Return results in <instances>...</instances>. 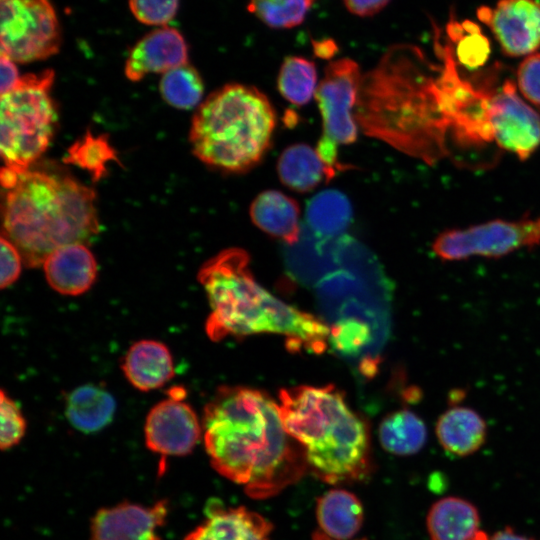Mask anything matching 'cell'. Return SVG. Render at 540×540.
<instances>
[{"instance_id":"6da1fadb","label":"cell","mask_w":540,"mask_h":540,"mask_svg":"<svg viewBox=\"0 0 540 540\" xmlns=\"http://www.w3.org/2000/svg\"><path fill=\"white\" fill-rule=\"evenodd\" d=\"M412 45H396L362 77L355 120L362 131L399 151L435 162L454 135V111L442 63Z\"/></svg>"},{"instance_id":"7a4b0ae2","label":"cell","mask_w":540,"mask_h":540,"mask_svg":"<svg viewBox=\"0 0 540 540\" xmlns=\"http://www.w3.org/2000/svg\"><path fill=\"white\" fill-rule=\"evenodd\" d=\"M203 439L212 467L255 499L272 497L309 468L286 432L279 405L266 393L221 387L203 413Z\"/></svg>"},{"instance_id":"3957f363","label":"cell","mask_w":540,"mask_h":540,"mask_svg":"<svg viewBox=\"0 0 540 540\" xmlns=\"http://www.w3.org/2000/svg\"><path fill=\"white\" fill-rule=\"evenodd\" d=\"M198 280L211 308L206 332L211 340L275 333L288 339L290 348L321 353L329 340V327L259 285L249 268L247 252L226 249L205 262Z\"/></svg>"},{"instance_id":"277c9868","label":"cell","mask_w":540,"mask_h":540,"mask_svg":"<svg viewBox=\"0 0 540 540\" xmlns=\"http://www.w3.org/2000/svg\"><path fill=\"white\" fill-rule=\"evenodd\" d=\"M95 199L93 189L71 177L28 170L7 189L1 236L15 245L26 266H42L56 249L86 244L98 234Z\"/></svg>"},{"instance_id":"5b68a950","label":"cell","mask_w":540,"mask_h":540,"mask_svg":"<svg viewBox=\"0 0 540 540\" xmlns=\"http://www.w3.org/2000/svg\"><path fill=\"white\" fill-rule=\"evenodd\" d=\"M280 413L289 436L304 450L308 467L322 481L360 479L370 464L369 434L333 386H299L280 392Z\"/></svg>"},{"instance_id":"8992f818","label":"cell","mask_w":540,"mask_h":540,"mask_svg":"<svg viewBox=\"0 0 540 540\" xmlns=\"http://www.w3.org/2000/svg\"><path fill=\"white\" fill-rule=\"evenodd\" d=\"M275 126V110L263 93L228 84L200 103L189 140L203 163L225 172H244L263 158Z\"/></svg>"},{"instance_id":"52a82bcc","label":"cell","mask_w":540,"mask_h":540,"mask_svg":"<svg viewBox=\"0 0 540 540\" xmlns=\"http://www.w3.org/2000/svg\"><path fill=\"white\" fill-rule=\"evenodd\" d=\"M54 71L21 76L18 84L1 94L0 152L3 170L20 175L48 148L57 114L50 96Z\"/></svg>"},{"instance_id":"ba28073f","label":"cell","mask_w":540,"mask_h":540,"mask_svg":"<svg viewBox=\"0 0 540 540\" xmlns=\"http://www.w3.org/2000/svg\"><path fill=\"white\" fill-rule=\"evenodd\" d=\"M362 77L355 61L348 58L333 61L326 67L315 93L323 120V134L316 150L334 175L338 169H344L338 161V147L357 139L353 108Z\"/></svg>"},{"instance_id":"9c48e42d","label":"cell","mask_w":540,"mask_h":540,"mask_svg":"<svg viewBox=\"0 0 540 540\" xmlns=\"http://www.w3.org/2000/svg\"><path fill=\"white\" fill-rule=\"evenodd\" d=\"M1 53L16 63L46 59L59 51L61 29L49 0H0Z\"/></svg>"},{"instance_id":"30bf717a","label":"cell","mask_w":540,"mask_h":540,"mask_svg":"<svg viewBox=\"0 0 540 540\" xmlns=\"http://www.w3.org/2000/svg\"><path fill=\"white\" fill-rule=\"evenodd\" d=\"M538 244L540 217L495 219L462 229L445 230L434 240L432 250L441 260L459 261L473 256L499 258Z\"/></svg>"},{"instance_id":"8fae6325","label":"cell","mask_w":540,"mask_h":540,"mask_svg":"<svg viewBox=\"0 0 540 540\" xmlns=\"http://www.w3.org/2000/svg\"><path fill=\"white\" fill-rule=\"evenodd\" d=\"M491 125L497 145L522 161L540 145V114L522 100L509 80L493 94Z\"/></svg>"},{"instance_id":"7c38bea8","label":"cell","mask_w":540,"mask_h":540,"mask_svg":"<svg viewBox=\"0 0 540 540\" xmlns=\"http://www.w3.org/2000/svg\"><path fill=\"white\" fill-rule=\"evenodd\" d=\"M173 389L170 397L157 403L146 417V446L167 456H184L192 452L201 435L195 411Z\"/></svg>"},{"instance_id":"4fadbf2b","label":"cell","mask_w":540,"mask_h":540,"mask_svg":"<svg viewBox=\"0 0 540 540\" xmlns=\"http://www.w3.org/2000/svg\"><path fill=\"white\" fill-rule=\"evenodd\" d=\"M477 16L490 28L504 54L519 57L540 48L538 0H498L494 7H480Z\"/></svg>"},{"instance_id":"5bb4252c","label":"cell","mask_w":540,"mask_h":540,"mask_svg":"<svg viewBox=\"0 0 540 540\" xmlns=\"http://www.w3.org/2000/svg\"><path fill=\"white\" fill-rule=\"evenodd\" d=\"M166 516V501L151 507L124 502L102 508L92 518L90 540H161L157 528Z\"/></svg>"},{"instance_id":"9a60e30c","label":"cell","mask_w":540,"mask_h":540,"mask_svg":"<svg viewBox=\"0 0 540 540\" xmlns=\"http://www.w3.org/2000/svg\"><path fill=\"white\" fill-rule=\"evenodd\" d=\"M188 50L181 33L164 26L142 37L130 50L125 76L133 82L150 73H162L187 64Z\"/></svg>"},{"instance_id":"2e32d148","label":"cell","mask_w":540,"mask_h":540,"mask_svg":"<svg viewBox=\"0 0 540 540\" xmlns=\"http://www.w3.org/2000/svg\"><path fill=\"white\" fill-rule=\"evenodd\" d=\"M272 523L245 507L208 504L206 519L184 540H270Z\"/></svg>"},{"instance_id":"e0dca14e","label":"cell","mask_w":540,"mask_h":540,"mask_svg":"<svg viewBox=\"0 0 540 540\" xmlns=\"http://www.w3.org/2000/svg\"><path fill=\"white\" fill-rule=\"evenodd\" d=\"M43 270L49 286L56 292L77 296L88 291L97 277V262L84 243H72L52 252Z\"/></svg>"},{"instance_id":"ac0fdd59","label":"cell","mask_w":540,"mask_h":540,"mask_svg":"<svg viewBox=\"0 0 540 540\" xmlns=\"http://www.w3.org/2000/svg\"><path fill=\"white\" fill-rule=\"evenodd\" d=\"M122 370L133 387L151 391L165 385L175 374L168 347L156 340H140L127 351Z\"/></svg>"},{"instance_id":"d6986e66","label":"cell","mask_w":540,"mask_h":540,"mask_svg":"<svg viewBox=\"0 0 540 540\" xmlns=\"http://www.w3.org/2000/svg\"><path fill=\"white\" fill-rule=\"evenodd\" d=\"M435 431L442 448L456 456L473 454L487 436V426L481 415L464 406H453L442 413Z\"/></svg>"},{"instance_id":"ffe728a7","label":"cell","mask_w":540,"mask_h":540,"mask_svg":"<svg viewBox=\"0 0 540 540\" xmlns=\"http://www.w3.org/2000/svg\"><path fill=\"white\" fill-rule=\"evenodd\" d=\"M298 203L276 190L259 194L250 206L253 223L267 234L295 244L301 234Z\"/></svg>"},{"instance_id":"44dd1931","label":"cell","mask_w":540,"mask_h":540,"mask_svg":"<svg viewBox=\"0 0 540 540\" xmlns=\"http://www.w3.org/2000/svg\"><path fill=\"white\" fill-rule=\"evenodd\" d=\"M476 507L459 497H445L435 502L426 519L431 540H474L479 532Z\"/></svg>"},{"instance_id":"7402d4cb","label":"cell","mask_w":540,"mask_h":540,"mask_svg":"<svg viewBox=\"0 0 540 540\" xmlns=\"http://www.w3.org/2000/svg\"><path fill=\"white\" fill-rule=\"evenodd\" d=\"M316 517L324 534L335 540H349L360 530L364 514L353 493L332 489L317 500Z\"/></svg>"},{"instance_id":"603a6c76","label":"cell","mask_w":540,"mask_h":540,"mask_svg":"<svg viewBox=\"0 0 540 540\" xmlns=\"http://www.w3.org/2000/svg\"><path fill=\"white\" fill-rule=\"evenodd\" d=\"M115 409V399L107 390L87 384L77 387L68 395L65 415L74 428L92 433L112 421Z\"/></svg>"},{"instance_id":"cb8c5ba5","label":"cell","mask_w":540,"mask_h":540,"mask_svg":"<svg viewBox=\"0 0 540 540\" xmlns=\"http://www.w3.org/2000/svg\"><path fill=\"white\" fill-rule=\"evenodd\" d=\"M277 169L282 183L299 192L310 191L324 178L330 180L335 176L317 150L306 144H295L285 149Z\"/></svg>"},{"instance_id":"d4e9b609","label":"cell","mask_w":540,"mask_h":540,"mask_svg":"<svg viewBox=\"0 0 540 540\" xmlns=\"http://www.w3.org/2000/svg\"><path fill=\"white\" fill-rule=\"evenodd\" d=\"M352 206L337 190H324L311 198L306 207V225L318 236L335 238L343 235L352 221Z\"/></svg>"},{"instance_id":"484cf974","label":"cell","mask_w":540,"mask_h":540,"mask_svg":"<svg viewBox=\"0 0 540 540\" xmlns=\"http://www.w3.org/2000/svg\"><path fill=\"white\" fill-rule=\"evenodd\" d=\"M379 440L389 453L407 456L419 452L427 440V428L414 412L403 409L386 416L379 426Z\"/></svg>"},{"instance_id":"4316f807","label":"cell","mask_w":540,"mask_h":540,"mask_svg":"<svg viewBox=\"0 0 540 540\" xmlns=\"http://www.w3.org/2000/svg\"><path fill=\"white\" fill-rule=\"evenodd\" d=\"M159 90L170 106L188 110L201 103L204 84L197 70L187 63L162 74Z\"/></svg>"},{"instance_id":"83f0119b","label":"cell","mask_w":540,"mask_h":540,"mask_svg":"<svg viewBox=\"0 0 540 540\" xmlns=\"http://www.w3.org/2000/svg\"><path fill=\"white\" fill-rule=\"evenodd\" d=\"M315 64L306 58L290 56L281 65L278 89L294 105L307 104L317 90Z\"/></svg>"},{"instance_id":"f1b7e54d","label":"cell","mask_w":540,"mask_h":540,"mask_svg":"<svg viewBox=\"0 0 540 540\" xmlns=\"http://www.w3.org/2000/svg\"><path fill=\"white\" fill-rule=\"evenodd\" d=\"M447 36L455 45V58L468 68L482 66L489 57L490 43L480 27L469 20H451L447 26Z\"/></svg>"},{"instance_id":"f546056e","label":"cell","mask_w":540,"mask_h":540,"mask_svg":"<svg viewBox=\"0 0 540 540\" xmlns=\"http://www.w3.org/2000/svg\"><path fill=\"white\" fill-rule=\"evenodd\" d=\"M117 161V156L105 136H93L86 133L68 150L64 161L88 171L94 180H99L107 171L110 161Z\"/></svg>"},{"instance_id":"4dcf8cb0","label":"cell","mask_w":540,"mask_h":540,"mask_svg":"<svg viewBox=\"0 0 540 540\" xmlns=\"http://www.w3.org/2000/svg\"><path fill=\"white\" fill-rule=\"evenodd\" d=\"M314 0H249L248 10L272 28H292L303 22Z\"/></svg>"},{"instance_id":"1f68e13d","label":"cell","mask_w":540,"mask_h":540,"mask_svg":"<svg viewBox=\"0 0 540 540\" xmlns=\"http://www.w3.org/2000/svg\"><path fill=\"white\" fill-rule=\"evenodd\" d=\"M1 433L0 447L10 449L20 442L26 430V422L19 406L4 390L0 395Z\"/></svg>"},{"instance_id":"d6a6232c","label":"cell","mask_w":540,"mask_h":540,"mask_svg":"<svg viewBox=\"0 0 540 540\" xmlns=\"http://www.w3.org/2000/svg\"><path fill=\"white\" fill-rule=\"evenodd\" d=\"M135 18L147 25H165L175 16L178 0H129Z\"/></svg>"},{"instance_id":"836d02e7","label":"cell","mask_w":540,"mask_h":540,"mask_svg":"<svg viewBox=\"0 0 540 540\" xmlns=\"http://www.w3.org/2000/svg\"><path fill=\"white\" fill-rule=\"evenodd\" d=\"M517 83L522 95L540 106V53H532L520 63Z\"/></svg>"},{"instance_id":"e575fe53","label":"cell","mask_w":540,"mask_h":540,"mask_svg":"<svg viewBox=\"0 0 540 540\" xmlns=\"http://www.w3.org/2000/svg\"><path fill=\"white\" fill-rule=\"evenodd\" d=\"M0 247V286L2 289H4L11 286L18 279L21 272L23 259L15 245L3 236H1Z\"/></svg>"},{"instance_id":"d590c367","label":"cell","mask_w":540,"mask_h":540,"mask_svg":"<svg viewBox=\"0 0 540 540\" xmlns=\"http://www.w3.org/2000/svg\"><path fill=\"white\" fill-rule=\"evenodd\" d=\"M0 70H1V94H4L12 90L20 81L16 62L10 59L5 54L1 53L0 57Z\"/></svg>"},{"instance_id":"8d00e7d4","label":"cell","mask_w":540,"mask_h":540,"mask_svg":"<svg viewBox=\"0 0 540 540\" xmlns=\"http://www.w3.org/2000/svg\"><path fill=\"white\" fill-rule=\"evenodd\" d=\"M390 0H344L347 9L358 16H371L381 11Z\"/></svg>"},{"instance_id":"74e56055","label":"cell","mask_w":540,"mask_h":540,"mask_svg":"<svg viewBox=\"0 0 540 540\" xmlns=\"http://www.w3.org/2000/svg\"><path fill=\"white\" fill-rule=\"evenodd\" d=\"M313 49L316 56L329 59L337 51V45L332 39L313 40Z\"/></svg>"},{"instance_id":"f35d334b","label":"cell","mask_w":540,"mask_h":540,"mask_svg":"<svg viewBox=\"0 0 540 540\" xmlns=\"http://www.w3.org/2000/svg\"><path fill=\"white\" fill-rule=\"evenodd\" d=\"M490 540H533L531 538H528L526 536L517 534L513 529L511 528H505L503 530H500L496 532Z\"/></svg>"},{"instance_id":"ab89813d","label":"cell","mask_w":540,"mask_h":540,"mask_svg":"<svg viewBox=\"0 0 540 540\" xmlns=\"http://www.w3.org/2000/svg\"><path fill=\"white\" fill-rule=\"evenodd\" d=\"M312 540H335V539H333V538L327 536L326 534H324V533L320 530V531H316V532L313 534ZM361 540H364V539H361Z\"/></svg>"}]
</instances>
